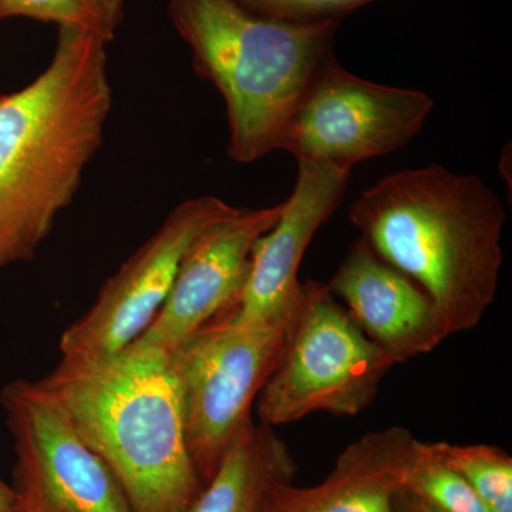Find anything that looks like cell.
<instances>
[{"label": "cell", "instance_id": "obj_4", "mask_svg": "<svg viewBox=\"0 0 512 512\" xmlns=\"http://www.w3.org/2000/svg\"><path fill=\"white\" fill-rule=\"evenodd\" d=\"M168 15L227 107L228 156L251 164L278 148L316 74L335 60L339 22H293L237 0H168Z\"/></svg>", "mask_w": 512, "mask_h": 512}, {"label": "cell", "instance_id": "obj_15", "mask_svg": "<svg viewBox=\"0 0 512 512\" xmlns=\"http://www.w3.org/2000/svg\"><path fill=\"white\" fill-rule=\"evenodd\" d=\"M9 18L80 29L110 43L124 20V0H0V20Z\"/></svg>", "mask_w": 512, "mask_h": 512}, {"label": "cell", "instance_id": "obj_6", "mask_svg": "<svg viewBox=\"0 0 512 512\" xmlns=\"http://www.w3.org/2000/svg\"><path fill=\"white\" fill-rule=\"evenodd\" d=\"M288 323L239 326L220 316L168 355L188 450L204 485L252 420V406L276 365Z\"/></svg>", "mask_w": 512, "mask_h": 512}, {"label": "cell", "instance_id": "obj_19", "mask_svg": "<svg viewBox=\"0 0 512 512\" xmlns=\"http://www.w3.org/2000/svg\"><path fill=\"white\" fill-rule=\"evenodd\" d=\"M393 512H437L417 497L409 488L402 487L393 498Z\"/></svg>", "mask_w": 512, "mask_h": 512}, {"label": "cell", "instance_id": "obj_2", "mask_svg": "<svg viewBox=\"0 0 512 512\" xmlns=\"http://www.w3.org/2000/svg\"><path fill=\"white\" fill-rule=\"evenodd\" d=\"M349 220L373 254L429 296L448 335L477 328L497 296L507 222L478 175L439 164L396 171L360 194Z\"/></svg>", "mask_w": 512, "mask_h": 512}, {"label": "cell", "instance_id": "obj_9", "mask_svg": "<svg viewBox=\"0 0 512 512\" xmlns=\"http://www.w3.org/2000/svg\"><path fill=\"white\" fill-rule=\"evenodd\" d=\"M235 207L211 195L178 205L119 271L82 318L60 338L63 359L99 360L128 348L167 301L192 245Z\"/></svg>", "mask_w": 512, "mask_h": 512}, {"label": "cell", "instance_id": "obj_16", "mask_svg": "<svg viewBox=\"0 0 512 512\" xmlns=\"http://www.w3.org/2000/svg\"><path fill=\"white\" fill-rule=\"evenodd\" d=\"M404 487L437 512H490L434 443L416 441Z\"/></svg>", "mask_w": 512, "mask_h": 512}, {"label": "cell", "instance_id": "obj_20", "mask_svg": "<svg viewBox=\"0 0 512 512\" xmlns=\"http://www.w3.org/2000/svg\"><path fill=\"white\" fill-rule=\"evenodd\" d=\"M0 512H26L15 488L0 480Z\"/></svg>", "mask_w": 512, "mask_h": 512}, {"label": "cell", "instance_id": "obj_1", "mask_svg": "<svg viewBox=\"0 0 512 512\" xmlns=\"http://www.w3.org/2000/svg\"><path fill=\"white\" fill-rule=\"evenodd\" d=\"M107 46L60 28L46 69L0 97V271L35 258L103 143L113 106Z\"/></svg>", "mask_w": 512, "mask_h": 512}, {"label": "cell", "instance_id": "obj_17", "mask_svg": "<svg viewBox=\"0 0 512 512\" xmlns=\"http://www.w3.org/2000/svg\"><path fill=\"white\" fill-rule=\"evenodd\" d=\"M490 512H512V457L490 444L434 443Z\"/></svg>", "mask_w": 512, "mask_h": 512}, {"label": "cell", "instance_id": "obj_8", "mask_svg": "<svg viewBox=\"0 0 512 512\" xmlns=\"http://www.w3.org/2000/svg\"><path fill=\"white\" fill-rule=\"evenodd\" d=\"M13 437V488L26 512H136L113 471L39 382L0 392Z\"/></svg>", "mask_w": 512, "mask_h": 512}, {"label": "cell", "instance_id": "obj_14", "mask_svg": "<svg viewBox=\"0 0 512 512\" xmlns=\"http://www.w3.org/2000/svg\"><path fill=\"white\" fill-rule=\"evenodd\" d=\"M295 458L274 427L249 421L188 512H264L276 485L292 483Z\"/></svg>", "mask_w": 512, "mask_h": 512}, {"label": "cell", "instance_id": "obj_10", "mask_svg": "<svg viewBox=\"0 0 512 512\" xmlns=\"http://www.w3.org/2000/svg\"><path fill=\"white\" fill-rule=\"evenodd\" d=\"M284 211L272 207L241 210L211 225L192 245L167 301L131 345L171 352L184 339L227 312L247 279L255 244Z\"/></svg>", "mask_w": 512, "mask_h": 512}, {"label": "cell", "instance_id": "obj_3", "mask_svg": "<svg viewBox=\"0 0 512 512\" xmlns=\"http://www.w3.org/2000/svg\"><path fill=\"white\" fill-rule=\"evenodd\" d=\"M39 383L113 471L134 511L190 510L204 483L168 355L130 345L106 359L62 357Z\"/></svg>", "mask_w": 512, "mask_h": 512}, {"label": "cell", "instance_id": "obj_12", "mask_svg": "<svg viewBox=\"0 0 512 512\" xmlns=\"http://www.w3.org/2000/svg\"><path fill=\"white\" fill-rule=\"evenodd\" d=\"M359 329L396 365L439 348L448 335L434 303L412 279L357 239L328 284Z\"/></svg>", "mask_w": 512, "mask_h": 512}, {"label": "cell", "instance_id": "obj_5", "mask_svg": "<svg viewBox=\"0 0 512 512\" xmlns=\"http://www.w3.org/2000/svg\"><path fill=\"white\" fill-rule=\"evenodd\" d=\"M394 366L328 285L305 282L276 365L256 397L259 423L275 429L313 413L357 416Z\"/></svg>", "mask_w": 512, "mask_h": 512}, {"label": "cell", "instance_id": "obj_11", "mask_svg": "<svg viewBox=\"0 0 512 512\" xmlns=\"http://www.w3.org/2000/svg\"><path fill=\"white\" fill-rule=\"evenodd\" d=\"M349 177L345 168L298 161L291 197L274 227L256 242L242 291L222 318L239 326L278 325L291 318L301 299L303 255L339 207Z\"/></svg>", "mask_w": 512, "mask_h": 512}, {"label": "cell", "instance_id": "obj_18", "mask_svg": "<svg viewBox=\"0 0 512 512\" xmlns=\"http://www.w3.org/2000/svg\"><path fill=\"white\" fill-rule=\"evenodd\" d=\"M245 8L293 22H340L375 0H237Z\"/></svg>", "mask_w": 512, "mask_h": 512}, {"label": "cell", "instance_id": "obj_7", "mask_svg": "<svg viewBox=\"0 0 512 512\" xmlns=\"http://www.w3.org/2000/svg\"><path fill=\"white\" fill-rule=\"evenodd\" d=\"M434 109L420 90L362 79L326 64L303 94L279 138L278 148L298 161L352 171L409 144Z\"/></svg>", "mask_w": 512, "mask_h": 512}, {"label": "cell", "instance_id": "obj_13", "mask_svg": "<svg viewBox=\"0 0 512 512\" xmlns=\"http://www.w3.org/2000/svg\"><path fill=\"white\" fill-rule=\"evenodd\" d=\"M416 441L404 427L366 433L339 454L322 483L276 485L264 512H393V498L406 483Z\"/></svg>", "mask_w": 512, "mask_h": 512}]
</instances>
